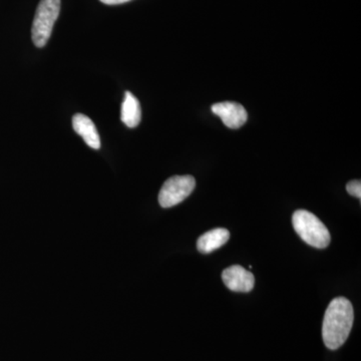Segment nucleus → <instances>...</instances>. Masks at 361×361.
<instances>
[{"mask_svg": "<svg viewBox=\"0 0 361 361\" xmlns=\"http://www.w3.org/2000/svg\"><path fill=\"white\" fill-rule=\"evenodd\" d=\"M73 130L85 140L87 146L94 149L101 148L99 133H97L94 122L90 120L89 116L82 115V114H77L73 118Z\"/></svg>", "mask_w": 361, "mask_h": 361, "instance_id": "nucleus-7", "label": "nucleus"}, {"mask_svg": "<svg viewBox=\"0 0 361 361\" xmlns=\"http://www.w3.org/2000/svg\"><path fill=\"white\" fill-rule=\"evenodd\" d=\"M355 320L353 304L345 297H336L325 311L322 338L325 346L336 350L348 341Z\"/></svg>", "mask_w": 361, "mask_h": 361, "instance_id": "nucleus-1", "label": "nucleus"}, {"mask_svg": "<svg viewBox=\"0 0 361 361\" xmlns=\"http://www.w3.org/2000/svg\"><path fill=\"white\" fill-rule=\"evenodd\" d=\"M104 4L108 6H116V4H126V2L130 1V0H101Z\"/></svg>", "mask_w": 361, "mask_h": 361, "instance_id": "nucleus-11", "label": "nucleus"}, {"mask_svg": "<svg viewBox=\"0 0 361 361\" xmlns=\"http://www.w3.org/2000/svg\"><path fill=\"white\" fill-rule=\"evenodd\" d=\"M212 111L219 116L226 127L230 129H239L245 125L248 115L242 104L234 102H223L213 104Z\"/></svg>", "mask_w": 361, "mask_h": 361, "instance_id": "nucleus-5", "label": "nucleus"}, {"mask_svg": "<svg viewBox=\"0 0 361 361\" xmlns=\"http://www.w3.org/2000/svg\"><path fill=\"white\" fill-rule=\"evenodd\" d=\"M222 279L227 288L235 292H250L255 285L254 275L240 265H233L223 271Z\"/></svg>", "mask_w": 361, "mask_h": 361, "instance_id": "nucleus-6", "label": "nucleus"}, {"mask_svg": "<svg viewBox=\"0 0 361 361\" xmlns=\"http://www.w3.org/2000/svg\"><path fill=\"white\" fill-rule=\"evenodd\" d=\"M292 224L297 234L308 245L324 249L329 245L330 233L326 226L311 212L297 210L292 216Z\"/></svg>", "mask_w": 361, "mask_h": 361, "instance_id": "nucleus-2", "label": "nucleus"}, {"mask_svg": "<svg viewBox=\"0 0 361 361\" xmlns=\"http://www.w3.org/2000/svg\"><path fill=\"white\" fill-rule=\"evenodd\" d=\"M122 122L128 128H135L141 123V104L137 97L130 92H125V99L122 104Z\"/></svg>", "mask_w": 361, "mask_h": 361, "instance_id": "nucleus-9", "label": "nucleus"}, {"mask_svg": "<svg viewBox=\"0 0 361 361\" xmlns=\"http://www.w3.org/2000/svg\"><path fill=\"white\" fill-rule=\"evenodd\" d=\"M346 191L351 196L356 197V198H361V183L360 180H353L348 183L346 185Z\"/></svg>", "mask_w": 361, "mask_h": 361, "instance_id": "nucleus-10", "label": "nucleus"}, {"mask_svg": "<svg viewBox=\"0 0 361 361\" xmlns=\"http://www.w3.org/2000/svg\"><path fill=\"white\" fill-rule=\"evenodd\" d=\"M230 238V232L224 228H217L202 235L197 241V248L203 254H209L217 250L227 243Z\"/></svg>", "mask_w": 361, "mask_h": 361, "instance_id": "nucleus-8", "label": "nucleus"}, {"mask_svg": "<svg viewBox=\"0 0 361 361\" xmlns=\"http://www.w3.org/2000/svg\"><path fill=\"white\" fill-rule=\"evenodd\" d=\"M61 0H40L33 20L32 37L37 47H44L51 37L52 28L59 18Z\"/></svg>", "mask_w": 361, "mask_h": 361, "instance_id": "nucleus-3", "label": "nucleus"}, {"mask_svg": "<svg viewBox=\"0 0 361 361\" xmlns=\"http://www.w3.org/2000/svg\"><path fill=\"white\" fill-rule=\"evenodd\" d=\"M196 187V180L190 175L169 178L159 194V203L163 208H171L182 203Z\"/></svg>", "mask_w": 361, "mask_h": 361, "instance_id": "nucleus-4", "label": "nucleus"}]
</instances>
